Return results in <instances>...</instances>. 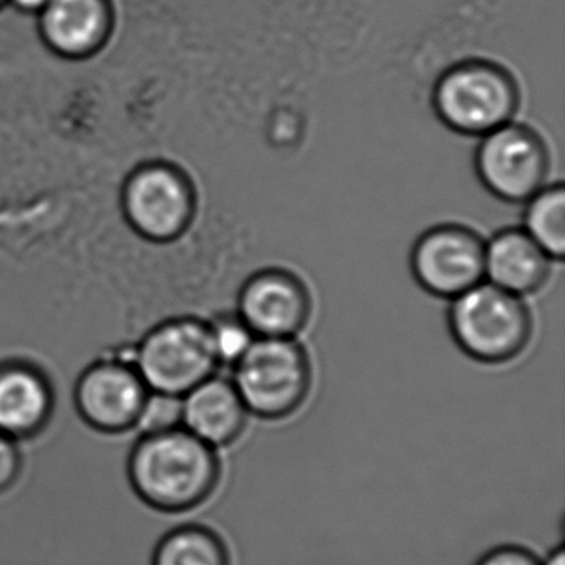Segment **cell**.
I'll return each mask as SVG.
<instances>
[{
	"instance_id": "4fadbf2b",
	"label": "cell",
	"mask_w": 565,
	"mask_h": 565,
	"mask_svg": "<svg viewBox=\"0 0 565 565\" xmlns=\"http://www.w3.org/2000/svg\"><path fill=\"white\" fill-rule=\"evenodd\" d=\"M552 263L522 227H508L486 243L484 280L514 296H531L547 282Z\"/></svg>"
},
{
	"instance_id": "ba28073f",
	"label": "cell",
	"mask_w": 565,
	"mask_h": 565,
	"mask_svg": "<svg viewBox=\"0 0 565 565\" xmlns=\"http://www.w3.org/2000/svg\"><path fill=\"white\" fill-rule=\"evenodd\" d=\"M484 247L486 241L462 224L429 227L413 244V277L431 296L456 299L484 282Z\"/></svg>"
},
{
	"instance_id": "7402d4cb",
	"label": "cell",
	"mask_w": 565,
	"mask_h": 565,
	"mask_svg": "<svg viewBox=\"0 0 565 565\" xmlns=\"http://www.w3.org/2000/svg\"><path fill=\"white\" fill-rule=\"evenodd\" d=\"M541 565H565V547L557 545L548 552L547 557L541 561Z\"/></svg>"
},
{
	"instance_id": "8fae6325",
	"label": "cell",
	"mask_w": 565,
	"mask_h": 565,
	"mask_svg": "<svg viewBox=\"0 0 565 565\" xmlns=\"http://www.w3.org/2000/svg\"><path fill=\"white\" fill-rule=\"evenodd\" d=\"M128 216L141 233L157 239L178 236L190 223L194 210L188 180L170 168L141 171L128 184Z\"/></svg>"
},
{
	"instance_id": "7c38bea8",
	"label": "cell",
	"mask_w": 565,
	"mask_h": 565,
	"mask_svg": "<svg viewBox=\"0 0 565 565\" xmlns=\"http://www.w3.org/2000/svg\"><path fill=\"white\" fill-rule=\"evenodd\" d=\"M246 406L233 380L213 375L181 396V426L211 448L236 443L247 426Z\"/></svg>"
},
{
	"instance_id": "52a82bcc",
	"label": "cell",
	"mask_w": 565,
	"mask_h": 565,
	"mask_svg": "<svg viewBox=\"0 0 565 565\" xmlns=\"http://www.w3.org/2000/svg\"><path fill=\"white\" fill-rule=\"evenodd\" d=\"M475 171L492 196L509 204H524L547 184L551 154L537 131L509 121L481 137Z\"/></svg>"
},
{
	"instance_id": "ffe728a7",
	"label": "cell",
	"mask_w": 565,
	"mask_h": 565,
	"mask_svg": "<svg viewBox=\"0 0 565 565\" xmlns=\"http://www.w3.org/2000/svg\"><path fill=\"white\" fill-rule=\"evenodd\" d=\"M475 565H541V558L519 544H502L482 554Z\"/></svg>"
},
{
	"instance_id": "44dd1931",
	"label": "cell",
	"mask_w": 565,
	"mask_h": 565,
	"mask_svg": "<svg viewBox=\"0 0 565 565\" xmlns=\"http://www.w3.org/2000/svg\"><path fill=\"white\" fill-rule=\"evenodd\" d=\"M19 9L28 12H42L51 0H12Z\"/></svg>"
},
{
	"instance_id": "603a6c76",
	"label": "cell",
	"mask_w": 565,
	"mask_h": 565,
	"mask_svg": "<svg viewBox=\"0 0 565 565\" xmlns=\"http://www.w3.org/2000/svg\"><path fill=\"white\" fill-rule=\"evenodd\" d=\"M2 2H4V0H0V4H2Z\"/></svg>"
},
{
	"instance_id": "e0dca14e",
	"label": "cell",
	"mask_w": 565,
	"mask_h": 565,
	"mask_svg": "<svg viewBox=\"0 0 565 565\" xmlns=\"http://www.w3.org/2000/svg\"><path fill=\"white\" fill-rule=\"evenodd\" d=\"M211 340L220 366L233 369L253 345L254 333L236 312H224L210 322Z\"/></svg>"
},
{
	"instance_id": "6da1fadb",
	"label": "cell",
	"mask_w": 565,
	"mask_h": 565,
	"mask_svg": "<svg viewBox=\"0 0 565 565\" xmlns=\"http://www.w3.org/2000/svg\"><path fill=\"white\" fill-rule=\"evenodd\" d=\"M223 478L217 449L183 426L141 433L127 458L131 491L153 511L184 514L210 501Z\"/></svg>"
},
{
	"instance_id": "30bf717a",
	"label": "cell",
	"mask_w": 565,
	"mask_h": 565,
	"mask_svg": "<svg viewBox=\"0 0 565 565\" xmlns=\"http://www.w3.org/2000/svg\"><path fill=\"white\" fill-rule=\"evenodd\" d=\"M57 406V382L45 366L24 356L0 360V433L34 441L54 422Z\"/></svg>"
},
{
	"instance_id": "2e32d148",
	"label": "cell",
	"mask_w": 565,
	"mask_h": 565,
	"mask_svg": "<svg viewBox=\"0 0 565 565\" xmlns=\"http://www.w3.org/2000/svg\"><path fill=\"white\" fill-rule=\"evenodd\" d=\"M522 230L551 256L564 259L565 188L562 183L545 184L524 203Z\"/></svg>"
},
{
	"instance_id": "5bb4252c",
	"label": "cell",
	"mask_w": 565,
	"mask_h": 565,
	"mask_svg": "<svg viewBox=\"0 0 565 565\" xmlns=\"http://www.w3.org/2000/svg\"><path fill=\"white\" fill-rule=\"evenodd\" d=\"M105 25L102 0H51L42 11L45 38L64 54H82L97 45Z\"/></svg>"
},
{
	"instance_id": "9c48e42d",
	"label": "cell",
	"mask_w": 565,
	"mask_h": 565,
	"mask_svg": "<svg viewBox=\"0 0 565 565\" xmlns=\"http://www.w3.org/2000/svg\"><path fill=\"white\" fill-rule=\"evenodd\" d=\"M236 313L256 339H296L312 316V296L297 274L266 267L244 280Z\"/></svg>"
},
{
	"instance_id": "d6986e66",
	"label": "cell",
	"mask_w": 565,
	"mask_h": 565,
	"mask_svg": "<svg viewBox=\"0 0 565 565\" xmlns=\"http://www.w3.org/2000/svg\"><path fill=\"white\" fill-rule=\"evenodd\" d=\"M24 466L22 443L0 433V495L8 494L18 486L24 475Z\"/></svg>"
},
{
	"instance_id": "ac0fdd59",
	"label": "cell",
	"mask_w": 565,
	"mask_h": 565,
	"mask_svg": "<svg viewBox=\"0 0 565 565\" xmlns=\"http://www.w3.org/2000/svg\"><path fill=\"white\" fill-rule=\"evenodd\" d=\"M178 426H181V398L150 392L135 431L141 435V433L164 431Z\"/></svg>"
},
{
	"instance_id": "3957f363",
	"label": "cell",
	"mask_w": 565,
	"mask_h": 565,
	"mask_svg": "<svg viewBox=\"0 0 565 565\" xmlns=\"http://www.w3.org/2000/svg\"><path fill=\"white\" fill-rule=\"evenodd\" d=\"M449 302V335L475 362L502 365L527 349L532 316L522 297L484 280Z\"/></svg>"
},
{
	"instance_id": "9a60e30c",
	"label": "cell",
	"mask_w": 565,
	"mask_h": 565,
	"mask_svg": "<svg viewBox=\"0 0 565 565\" xmlns=\"http://www.w3.org/2000/svg\"><path fill=\"white\" fill-rule=\"evenodd\" d=\"M150 565H231V554L220 532L200 522H186L158 539Z\"/></svg>"
},
{
	"instance_id": "5b68a950",
	"label": "cell",
	"mask_w": 565,
	"mask_h": 565,
	"mask_svg": "<svg viewBox=\"0 0 565 565\" xmlns=\"http://www.w3.org/2000/svg\"><path fill=\"white\" fill-rule=\"evenodd\" d=\"M247 413L279 422L299 412L312 388V363L297 339H256L233 366Z\"/></svg>"
},
{
	"instance_id": "277c9868",
	"label": "cell",
	"mask_w": 565,
	"mask_h": 565,
	"mask_svg": "<svg viewBox=\"0 0 565 565\" xmlns=\"http://www.w3.org/2000/svg\"><path fill=\"white\" fill-rule=\"evenodd\" d=\"M131 362L150 392L178 398L221 369L210 322L193 316L151 327L131 345Z\"/></svg>"
},
{
	"instance_id": "8992f818",
	"label": "cell",
	"mask_w": 565,
	"mask_h": 565,
	"mask_svg": "<svg viewBox=\"0 0 565 565\" xmlns=\"http://www.w3.org/2000/svg\"><path fill=\"white\" fill-rule=\"evenodd\" d=\"M150 390L125 353H104L78 370L72 405L81 422L104 436L137 429Z\"/></svg>"
},
{
	"instance_id": "7a4b0ae2",
	"label": "cell",
	"mask_w": 565,
	"mask_h": 565,
	"mask_svg": "<svg viewBox=\"0 0 565 565\" xmlns=\"http://www.w3.org/2000/svg\"><path fill=\"white\" fill-rule=\"evenodd\" d=\"M521 104L518 82L488 58L449 65L433 85L431 105L445 127L465 137H484L509 124Z\"/></svg>"
}]
</instances>
